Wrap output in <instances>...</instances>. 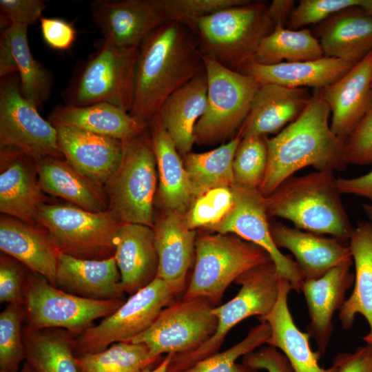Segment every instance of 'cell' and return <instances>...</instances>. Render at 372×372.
Segmentation results:
<instances>
[{
  "label": "cell",
  "instance_id": "obj_26",
  "mask_svg": "<svg viewBox=\"0 0 372 372\" xmlns=\"http://www.w3.org/2000/svg\"><path fill=\"white\" fill-rule=\"evenodd\" d=\"M153 229L158 258L157 278L185 290L196 246L195 230L187 226L185 213L177 211H164Z\"/></svg>",
  "mask_w": 372,
  "mask_h": 372
},
{
  "label": "cell",
  "instance_id": "obj_11",
  "mask_svg": "<svg viewBox=\"0 0 372 372\" xmlns=\"http://www.w3.org/2000/svg\"><path fill=\"white\" fill-rule=\"evenodd\" d=\"M125 300H101L69 293L28 269L24 289L25 320L34 329L59 328L79 335Z\"/></svg>",
  "mask_w": 372,
  "mask_h": 372
},
{
  "label": "cell",
  "instance_id": "obj_6",
  "mask_svg": "<svg viewBox=\"0 0 372 372\" xmlns=\"http://www.w3.org/2000/svg\"><path fill=\"white\" fill-rule=\"evenodd\" d=\"M123 143L120 164L104 185L109 210L123 223L154 228L157 176L150 134L145 130Z\"/></svg>",
  "mask_w": 372,
  "mask_h": 372
},
{
  "label": "cell",
  "instance_id": "obj_44",
  "mask_svg": "<svg viewBox=\"0 0 372 372\" xmlns=\"http://www.w3.org/2000/svg\"><path fill=\"white\" fill-rule=\"evenodd\" d=\"M249 0H157L166 21L180 23L192 32L195 22L222 10L247 4Z\"/></svg>",
  "mask_w": 372,
  "mask_h": 372
},
{
  "label": "cell",
  "instance_id": "obj_33",
  "mask_svg": "<svg viewBox=\"0 0 372 372\" xmlns=\"http://www.w3.org/2000/svg\"><path fill=\"white\" fill-rule=\"evenodd\" d=\"M149 124L158 167L161 204L164 211L186 213L194 198L183 161L173 140L156 116Z\"/></svg>",
  "mask_w": 372,
  "mask_h": 372
},
{
  "label": "cell",
  "instance_id": "obj_12",
  "mask_svg": "<svg viewBox=\"0 0 372 372\" xmlns=\"http://www.w3.org/2000/svg\"><path fill=\"white\" fill-rule=\"evenodd\" d=\"M181 291L156 277L130 296L113 313L79 335L75 340V356L103 351L116 342H130L146 331Z\"/></svg>",
  "mask_w": 372,
  "mask_h": 372
},
{
  "label": "cell",
  "instance_id": "obj_19",
  "mask_svg": "<svg viewBox=\"0 0 372 372\" xmlns=\"http://www.w3.org/2000/svg\"><path fill=\"white\" fill-rule=\"evenodd\" d=\"M353 259L340 264L316 280H304L301 291L304 296L310 321L307 331L324 355L332 335L333 317L346 300L347 291L354 283L351 272Z\"/></svg>",
  "mask_w": 372,
  "mask_h": 372
},
{
  "label": "cell",
  "instance_id": "obj_25",
  "mask_svg": "<svg viewBox=\"0 0 372 372\" xmlns=\"http://www.w3.org/2000/svg\"><path fill=\"white\" fill-rule=\"evenodd\" d=\"M293 290L290 283L281 278L278 299L271 311L258 317L259 322H268L271 335L267 344L273 346L286 356L295 372H337L332 364L329 368L321 367V354L313 351L309 344L310 335L301 331L294 322L288 305V296Z\"/></svg>",
  "mask_w": 372,
  "mask_h": 372
},
{
  "label": "cell",
  "instance_id": "obj_9",
  "mask_svg": "<svg viewBox=\"0 0 372 372\" xmlns=\"http://www.w3.org/2000/svg\"><path fill=\"white\" fill-rule=\"evenodd\" d=\"M138 49L120 48L104 39L70 85L67 105L83 107L108 103L132 109Z\"/></svg>",
  "mask_w": 372,
  "mask_h": 372
},
{
  "label": "cell",
  "instance_id": "obj_17",
  "mask_svg": "<svg viewBox=\"0 0 372 372\" xmlns=\"http://www.w3.org/2000/svg\"><path fill=\"white\" fill-rule=\"evenodd\" d=\"M0 211L31 225H38L40 206L45 203L34 159L14 147H1Z\"/></svg>",
  "mask_w": 372,
  "mask_h": 372
},
{
  "label": "cell",
  "instance_id": "obj_2",
  "mask_svg": "<svg viewBox=\"0 0 372 372\" xmlns=\"http://www.w3.org/2000/svg\"><path fill=\"white\" fill-rule=\"evenodd\" d=\"M330 112L320 90H314L302 114L276 136L267 138V168L258 188L264 196L307 166L333 172L347 167L344 143L329 124Z\"/></svg>",
  "mask_w": 372,
  "mask_h": 372
},
{
  "label": "cell",
  "instance_id": "obj_36",
  "mask_svg": "<svg viewBox=\"0 0 372 372\" xmlns=\"http://www.w3.org/2000/svg\"><path fill=\"white\" fill-rule=\"evenodd\" d=\"M27 30L25 25L12 23L3 29L1 36L11 50L22 95L39 109L50 96L53 79L52 74L32 56Z\"/></svg>",
  "mask_w": 372,
  "mask_h": 372
},
{
  "label": "cell",
  "instance_id": "obj_27",
  "mask_svg": "<svg viewBox=\"0 0 372 372\" xmlns=\"http://www.w3.org/2000/svg\"><path fill=\"white\" fill-rule=\"evenodd\" d=\"M0 249L55 286L59 252L48 233L41 226L1 216Z\"/></svg>",
  "mask_w": 372,
  "mask_h": 372
},
{
  "label": "cell",
  "instance_id": "obj_38",
  "mask_svg": "<svg viewBox=\"0 0 372 372\" xmlns=\"http://www.w3.org/2000/svg\"><path fill=\"white\" fill-rule=\"evenodd\" d=\"M324 57L318 39L303 28L287 29L276 24L273 31L260 42L253 61L260 65L314 61Z\"/></svg>",
  "mask_w": 372,
  "mask_h": 372
},
{
  "label": "cell",
  "instance_id": "obj_58",
  "mask_svg": "<svg viewBox=\"0 0 372 372\" xmlns=\"http://www.w3.org/2000/svg\"><path fill=\"white\" fill-rule=\"evenodd\" d=\"M0 372H9V371H4V370H1V369H0Z\"/></svg>",
  "mask_w": 372,
  "mask_h": 372
},
{
  "label": "cell",
  "instance_id": "obj_28",
  "mask_svg": "<svg viewBox=\"0 0 372 372\" xmlns=\"http://www.w3.org/2000/svg\"><path fill=\"white\" fill-rule=\"evenodd\" d=\"M316 35L324 57L357 63L372 51V17L350 7L318 23Z\"/></svg>",
  "mask_w": 372,
  "mask_h": 372
},
{
  "label": "cell",
  "instance_id": "obj_56",
  "mask_svg": "<svg viewBox=\"0 0 372 372\" xmlns=\"http://www.w3.org/2000/svg\"><path fill=\"white\" fill-rule=\"evenodd\" d=\"M362 209L369 221L372 223V203L363 204Z\"/></svg>",
  "mask_w": 372,
  "mask_h": 372
},
{
  "label": "cell",
  "instance_id": "obj_16",
  "mask_svg": "<svg viewBox=\"0 0 372 372\" xmlns=\"http://www.w3.org/2000/svg\"><path fill=\"white\" fill-rule=\"evenodd\" d=\"M90 10L103 39L127 49H138L152 31L166 22L157 0H96Z\"/></svg>",
  "mask_w": 372,
  "mask_h": 372
},
{
  "label": "cell",
  "instance_id": "obj_40",
  "mask_svg": "<svg viewBox=\"0 0 372 372\" xmlns=\"http://www.w3.org/2000/svg\"><path fill=\"white\" fill-rule=\"evenodd\" d=\"M270 335L269 324L260 321L244 339L231 347L202 359L180 372H257L243 364H238L236 360L267 344Z\"/></svg>",
  "mask_w": 372,
  "mask_h": 372
},
{
  "label": "cell",
  "instance_id": "obj_50",
  "mask_svg": "<svg viewBox=\"0 0 372 372\" xmlns=\"http://www.w3.org/2000/svg\"><path fill=\"white\" fill-rule=\"evenodd\" d=\"M41 30L45 43L58 50H69L76 39V30L68 21L59 18L42 17Z\"/></svg>",
  "mask_w": 372,
  "mask_h": 372
},
{
  "label": "cell",
  "instance_id": "obj_20",
  "mask_svg": "<svg viewBox=\"0 0 372 372\" xmlns=\"http://www.w3.org/2000/svg\"><path fill=\"white\" fill-rule=\"evenodd\" d=\"M311 98L306 87L261 84L236 136L242 139L280 132L302 114Z\"/></svg>",
  "mask_w": 372,
  "mask_h": 372
},
{
  "label": "cell",
  "instance_id": "obj_1",
  "mask_svg": "<svg viewBox=\"0 0 372 372\" xmlns=\"http://www.w3.org/2000/svg\"><path fill=\"white\" fill-rule=\"evenodd\" d=\"M205 72L194 34L180 23L165 22L138 48L130 114L149 124L171 94Z\"/></svg>",
  "mask_w": 372,
  "mask_h": 372
},
{
  "label": "cell",
  "instance_id": "obj_4",
  "mask_svg": "<svg viewBox=\"0 0 372 372\" xmlns=\"http://www.w3.org/2000/svg\"><path fill=\"white\" fill-rule=\"evenodd\" d=\"M268 7L265 1H251L198 19L193 33L203 56L240 72L275 28Z\"/></svg>",
  "mask_w": 372,
  "mask_h": 372
},
{
  "label": "cell",
  "instance_id": "obj_39",
  "mask_svg": "<svg viewBox=\"0 0 372 372\" xmlns=\"http://www.w3.org/2000/svg\"><path fill=\"white\" fill-rule=\"evenodd\" d=\"M147 347L131 342H116L103 351L76 357L79 372H138L159 362Z\"/></svg>",
  "mask_w": 372,
  "mask_h": 372
},
{
  "label": "cell",
  "instance_id": "obj_37",
  "mask_svg": "<svg viewBox=\"0 0 372 372\" xmlns=\"http://www.w3.org/2000/svg\"><path fill=\"white\" fill-rule=\"evenodd\" d=\"M240 140L236 136L212 150L189 152L184 156V167L194 200L211 189L231 187L235 183L232 163Z\"/></svg>",
  "mask_w": 372,
  "mask_h": 372
},
{
  "label": "cell",
  "instance_id": "obj_24",
  "mask_svg": "<svg viewBox=\"0 0 372 372\" xmlns=\"http://www.w3.org/2000/svg\"><path fill=\"white\" fill-rule=\"evenodd\" d=\"M114 257L125 293L130 296L148 285L157 277L158 267L154 229L122 224L115 238Z\"/></svg>",
  "mask_w": 372,
  "mask_h": 372
},
{
  "label": "cell",
  "instance_id": "obj_35",
  "mask_svg": "<svg viewBox=\"0 0 372 372\" xmlns=\"http://www.w3.org/2000/svg\"><path fill=\"white\" fill-rule=\"evenodd\" d=\"M77 335L59 328H23L25 360L35 372H79L74 354Z\"/></svg>",
  "mask_w": 372,
  "mask_h": 372
},
{
  "label": "cell",
  "instance_id": "obj_30",
  "mask_svg": "<svg viewBox=\"0 0 372 372\" xmlns=\"http://www.w3.org/2000/svg\"><path fill=\"white\" fill-rule=\"evenodd\" d=\"M355 64L328 57L275 65H260L251 61L240 73L251 76L260 84L273 83L292 88L310 87L320 90L339 80Z\"/></svg>",
  "mask_w": 372,
  "mask_h": 372
},
{
  "label": "cell",
  "instance_id": "obj_52",
  "mask_svg": "<svg viewBox=\"0 0 372 372\" xmlns=\"http://www.w3.org/2000/svg\"><path fill=\"white\" fill-rule=\"evenodd\" d=\"M342 194H351L368 199L372 203V169L360 176L336 178Z\"/></svg>",
  "mask_w": 372,
  "mask_h": 372
},
{
  "label": "cell",
  "instance_id": "obj_59",
  "mask_svg": "<svg viewBox=\"0 0 372 372\" xmlns=\"http://www.w3.org/2000/svg\"><path fill=\"white\" fill-rule=\"evenodd\" d=\"M371 87H372V83H371Z\"/></svg>",
  "mask_w": 372,
  "mask_h": 372
},
{
  "label": "cell",
  "instance_id": "obj_5",
  "mask_svg": "<svg viewBox=\"0 0 372 372\" xmlns=\"http://www.w3.org/2000/svg\"><path fill=\"white\" fill-rule=\"evenodd\" d=\"M195 247L194 271L183 300L204 298L214 305L240 275L272 261L264 249L231 234L202 236Z\"/></svg>",
  "mask_w": 372,
  "mask_h": 372
},
{
  "label": "cell",
  "instance_id": "obj_32",
  "mask_svg": "<svg viewBox=\"0 0 372 372\" xmlns=\"http://www.w3.org/2000/svg\"><path fill=\"white\" fill-rule=\"evenodd\" d=\"M355 278L352 293L338 311L342 327L349 329L356 315H362L367 321L369 331L363 337L366 344H372V223H359L349 238Z\"/></svg>",
  "mask_w": 372,
  "mask_h": 372
},
{
  "label": "cell",
  "instance_id": "obj_42",
  "mask_svg": "<svg viewBox=\"0 0 372 372\" xmlns=\"http://www.w3.org/2000/svg\"><path fill=\"white\" fill-rule=\"evenodd\" d=\"M24 305L8 304L0 314V369L18 372L25 360L22 322Z\"/></svg>",
  "mask_w": 372,
  "mask_h": 372
},
{
  "label": "cell",
  "instance_id": "obj_48",
  "mask_svg": "<svg viewBox=\"0 0 372 372\" xmlns=\"http://www.w3.org/2000/svg\"><path fill=\"white\" fill-rule=\"evenodd\" d=\"M45 8L41 0H1V27L5 29L12 23L34 25L42 18Z\"/></svg>",
  "mask_w": 372,
  "mask_h": 372
},
{
  "label": "cell",
  "instance_id": "obj_22",
  "mask_svg": "<svg viewBox=\"0 0 372 372\" xmlns=\"http://www.w3.org/2000/svg\"><path fill=\"white\" fill-rule=\"evenodd\" d=\"M274 243L293 255L304 280H316L333 267L352 260L349 241L324 237L280 223L270 224Z\"/></svg>",
  "mask_w": 372,
  "mask_h": 372
},
{
  "label": "cell",
  "instance_id": "obj_10",
  "mask_svg": "<svg viewBox=\"0 0 372 372\" xmlns=\"http://www.w3.org/2000/svg\"><path fill=\"white\" fill-rule=\"evenodd\" d=\"M280 279L272 261L253 267L240 275L234 282L241 286L238 293L227 302L213 308L217 318L214 335L191 353L173 355L168 372H180L216 353L227 333L234 326L250 316L258 318L269 313L278 299Z\"/></svg>",
  "mask_w": 372,
  "mask_h": 372
},
{
  "label": "cell",
  "instance_id": "obj_55",
  "mask_svg": "<svg viewBox=\"0 0 372 372\" xmlns=\"http://www.w3.org/2000/svg\"><path fill=\"white\" fill-rule=\"evenodd\" d=\"M359 6L372 17V0H361Z\"/></svg>",
  "mask_w": 372,
  "mask_h": 372
},
{
  "label": "cell",
  "instance_id": "obj_49",
  "mask_svg": "<svg viewBox=\"0 0 372 372\" xmlns=\"http://www.w3.org/2000/svg\"><path fill=\"white\" fill-rule=\"evenodd\" d=\"M242 364L267 372H295L286 356L277 348L267 345L244 355Z\"/></svg>",
  "mask_w": 372,
  "mask_h": 372
},
{
  "label": "cell",
  "instance_id": "obj_51",
  "mask_svg": "<svg viewBox=\"0 0 372 372\" xmlns=\"http://www.w3.org/2000/svg\"><path fill=\"white\" fill-rule=\"evenodd\" d=\"M333 364L337 372H372V344L358 347L353 352L335 355Z\"/></svg>",
  "mask_w": 372,
  "mask_h": 372
},
{
  "label": "cell",
  "instance_id": "obj_43",
  "mask_svg": "<svg viewBox=\"0 0 372 372\" xmlns=\"http://www.w3.org/2000/svg\"><path fill=\"white\" fill-rule=\"evenodd\" d=\"M234 205L231 187L211 189L196 198L185 213L187 226L209 229L221 222Z\"/></svg>",
  "mask_w": 372,
  "mask_h": 372
},
{
  "label": "cell",
  "instance_id": "obj_21",
  "mask_svg": "<svg viewBox=\"0 0 372 372\" xmlns=\"http://www.w3.org/2000/svg\"><path fill=\"white\" fill-rule=\"evenodd\" d=\"M58 145L65 159L93 180L104 185L118 168L122 141L71 126H57Z\"/></svg>",
  "mask_w": 372,
  "mask_h": 372
},
{
  "label": "cell",
  "instance_id": "obj_15",
  "mask_svg": "<svg viewBox=\"0 0 372 372\" xmlns=\"http://www.w3.org/2000/svg\"><path fill=\"white\" fill-rule=\"evenodd\" d=\"M234 205L218 224L210 228L220 234H231L257 245L270 256L281 278L287 280L293 291L300 293L303 274L292 257L282 254L276 245L270 231L265 197L257 188L237 183L231 186Z\"/></svg>",
  "mask_w": 372,
  "mask_h": 372
},
{
  "label": "cell",
  "instance_id": "obj_53",
  "mask_svg": "<svg viewBox=\"0 0 372 372\" xmlns=\"http://www.w3.org/2000/svg\"><path fill=\"white\" fill-rule=\"evenodd\" d=\"M294 1L273 0L269 4L268 13L275 25L286 26L294 7Z\"/></svg>",
  "mask_w": 372,
  "mask_h": 372
},
{
  "label": "cell",
  "instance_id": "obj_8",
  "mask_svg": "<svg viewBox=\"0 0 372 372\" xmlns=\"http://www.w3.org/2000/svg\"><path fill=\"white\" fill-rule=\"evenodd\" d=\"M203 56L207 79L206 110L194 128V143L210 145L235 138L260 83Z\"/></svg>",
  "mask_w": 372,
  "mask_h": 372
},
{
  "label": "cell",
  "instance_id": "obj_31",
  "mask_svg": "<svg viewBox=\"0 0 372 372\" xmlns=\"http://www.w3.org/2000/svg\"><path fill=\"white\" fill-rule=\"evenodd\" d=\"M207 96L205 72L171 94L156 114L180 155L185 156L192 149L194 128L206 110Z\"/></svg>",
  "mask_w": 372,
  "mask_h": 372
},
{
  "label": "cell",
  "instance_id": "obj_29",
  "mask_svg": "<svg viewBox=\"0 0 372 372\" xmlns=\"http://www.w3.org/2000/svg\"><path fill=\"white\" fill-rule=\"evenodd\" d=\"M34 161L43 192L62 198L87 211L109 210L104 185L83 174L65 159L43 156Z\"/></svg>",
  "mask_w": 372,
  "mask_h": 372
},
{
  "label": "cell",
  "instance_id": "obj_57",
  "mask_svg": "<svg viewBox=\"0 0 372 372\" xmlns=\"http://www.w3.org/2000/svg\"><path fill=\"white\" fill-rule=\"evenodd\" d=\"M19 372H35L30 365L25 361L23 364Z\"/></svg>",
  "mask_w": 372,
  "mask_h": 372
},
{
  "label": "cell",
  "instance_id": "obj_7",
  "mask_svg": "<svg viewBox=\"0 0 372 372\" xmlns=\"http://www.w3.org/2000/svg\"><path fill=\"white\" fill-rule=\"evenodd\" d=\"M37 224L59 253L103 260L114 256L115 238L123 223L110 210L92 212L72 204L45 203L39 207Z\"/></svg>",
  "mask_w": 372,
  "mask_h": 372
},
{
  "label": "cell",
  "instance_id": "obj_23",
  "mask_svg": "<svg viewBox=\"0 0 372 372\" xmlns=\"http://www.w3.org/2000/svg\"><path fill=\"white\" fill-rule=\"evenodd\" d=\"M55 287L90 299L125 300V293L114 256L90 260L59 253Z\"/></svg>",
  "mask_w": 372,
  "mask_h": 372
},
{
  "label": "cell",
  "instance_id": "obj_3",
  "mask_svg": "<svg viewBox=\"0 0 372 372\" xmlns=\"http://www.w3.org/2000/svg\"><path fill=\"white\" fill-rule=\"evenodd\" d=\"M333 172L316 171L291 176L265 197L269 216L291 222L296 228L349 241L353 231Z\"/></svg>",
  "mask_w": 372,
  "mask_h": 372
},
{
  "label": "cell",
  "instance_id": "obj_34",
  "mask_svg": "<svg viewBox=\"0 0 372 372\" xmlns=\"http://www.w3.org/2000/svg\"><path fill=\"white\" fill-rule=\"evenodd\" d=\"M50 121L54 127H75L122 141L140 135L148 125L108 103L59 106L51 112Z\"/></svg>",
  "mask_w": 372,
  "mask_h": 372
},
{
  "label": "cell",
  "instance_id": "obj_41",
  "mask_svg": "<svg viewBox=\"0 0 372 372\" xmlns=\"http://www.w3.org/2000/svg\"><path fill=\"white\" fill-rule=\"evenodd\" d=\"M267 163V138L265 136L242 138L232 163L235 183L258 189L264 180Z\"/></svg>",
  "mask_w": 372,
  "mask_h": 372
},
{
  "label": "cell",
  "instance_id": "obj_14",
  "mask_svg": "<svg viewBox=\"0 0 372 372\" xmlns=\"http://www.w3.org/2000/svg\"><path fill=\"white\" fill-rule=\"evenodd\" d=\"M13 74L1 80V147L16 148L33 159L63 157L58 145L56 128L22 95L19 80Z\"/></svg>",
  "mask_w": 372,
  "mask_h": 372
},
{
  "label": "cell",
  "instance_id": "obj_46",
  "mask_svg": "<svg viewBox=\"0 0 372 372\" xmlns=\"http://www.w3.org/2000/svg\"><path fill=\"white\" fill-rule=\"evenodd\" d=\"M347 163L357 165L372 163V105L344 144Z\"/></svg>",
  "mask_w": 372,
  "mask_h": 372
},
{
  "label": "cell",
  "instance_id": "obj_45",
  "mask_svg": "<svg viewBox=\"0 0 372 372\" xmlns=\"http://www.w3.org/2000/svg\"><path fill=\"white\" fill-rule=\"evenodd\" d=\"M361 0H300L287 23L291 30L310 24H318L333 14L353 6H359Z\"/></svg>",
  "mask_w": 372,
  "mask_h": 372
},
{
  "label": "cell",
  "instance_id": "obj_47",
  "mask_svg": "<svg viewBox=\"0 0 372 372\" xmlns=\"http://www.w3.org/2000/svg\"><path fill=\"white\" fill-rule=\"evenodd\" d=\"M27 272L12 257L1 256L0 302L24 305V289Z\"/></svg>",
  "mask_w": 372,
  "mask_h": 372
},
{
  "label": "cell",
  "instance_id": "obj_13",
  "mask_svg": "<svg viewBox=\"0 0 372 372\" xmlns=\"http://www.w3.org/2000/svg\"><path fill=\"white\" fill-rule=\"evenodd\" d=\"M214 304L204 298L182 300L165 307L154 323L130 342L143 344L154 358L163 353H191L215 333L217 318Z\"/></svg>",
  "mask_w": 372,
  "mask_h": 372
},
{
  "label": "cell",
  "instance_id": "obj_18",
  "mask_svg": "<svg viewBox=\"0 0 372 372\" xmlns=\"http://www.w3.org/2000/svg\"><path fill=\"white\" fill-rule=\"evenodd\" d=\"M372 51L331 85L320 89L332 113V132L344 144L372 105Z\"/></svg>",
  "mask_w": 372,
  "mask_h": 372
},
{
  "label": "cell",
  "instance_id": "obj_54",
  "mask_svg": "<svg viewBox=\"0 0 372 372\" xmlns=\"http://www.w3.org/2000/svg\"><path fill=\"white\" fill-rule=\"evenodd\" d=\"M172 355V354H167L158 363L145 367L138 372H168Z\"/></svg>",
  "mask_w": 372,
  "mask_h": 372
}]
</instances>
